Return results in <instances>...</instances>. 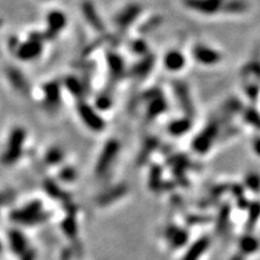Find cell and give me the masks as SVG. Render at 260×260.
I'll use <instances>...</instances> for the list:
<instances>
[{"label":"cell","mask_w":260,"mask_h":260,"mask_svg":"<svg viewBox=\"0 0 260 260\" xmlns=\"http://www.w3.org/2000/svg\"><path fill=\"white\" fill-rule=\"evenodd\" d=\"M195 57L200 63L205 64H216L221 60V56L217 51L211 50L206 46H200L195 50Z\"/></svg>","instance_id":"obj_1"},{"label":"cell","mask_w":260,"mask_h":260,"mask_svg":"<svg viewBox=\"0 0 260 260\" xmlns=\"http://www.w3.org/2000/svg\"><path fill=\"white\" fill-rule=\"evenodd\" d=\"M166 67L170 70H179L182 69V67L185 65V57L181 56L177 52H171L166 56Z\"/></svg>","instance_id":"obj_2"},{"label":"cell","mask_w":260,"mask_h":260,"mask_svg":"<svg viewBox=\"0 0 260 260\" xmlns=\"http://www.w3.org/2000/svg\"><path fill=\"white\" fill-rule=\"evenodd\" d=\"M241 248L245 253H253L259 248V242L254 237L247 236L241 241Z\"/></svg>","instance_id":"obj_3"},{"label":"cell","mask_w":260,"mask_h":260,"mask_svg":"<svg viewBox=\"0 0 260 260\" xmlns=\"http://www.w3.org/2000/svg\"><path fill=\"white\" fill-rule=\"evenodd\" d=\"M246 183L252 190L258 191L260 189V176L258 174H251L246 179Z\"/></svg>","instance_id":"obj_4"},{"label":"cell","mask_w":260,"mask_h":260,"mask_svg":"<svg viewBox=\"0 0 260 260\" xmlns=\"http://www.w3.org/2000/svg\"><path fill=\"white\" fill-rule=\"evenodd\" d=\"M260 216V204H254L253 206L251 207V215H250V223L254 224L257 222V220L259 218Z\"/></svg>","instance_id":"obj_5"},{"label":"cell","mask_w":260,"mask_h":260,"mask_svg":"<svg viewBox=\"0 0 260 260\" xmlns=\"http://www.w3.org/2000/svg\"><path fill=\"white\" fill-rule=\"evenodd\" d=\"M253 149H254V150H256L257 154H258L259 157H260V138H259V139H257V140L254 141V144H253Z\"/></svg>","instance_id":"obj_6"}]
</instances>
